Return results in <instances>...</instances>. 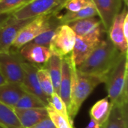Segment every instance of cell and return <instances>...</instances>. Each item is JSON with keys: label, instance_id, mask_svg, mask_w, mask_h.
Listing matches in <instances>:
<instances>
[{"label": "cell", "instance_id": "obj_18", "mask_svg": "<svg viewBox=\"0 0 128 128\" xmlns=\"http://www.w3.org/2000/svg\"><path fill=\"white\" fill-rule=\"evenodd\" d=\"M102 128H128V103L112 104L110 116Z\"/></svg>", "mask_w": 128, "mask_h": 128}, {"label": "cell", "instance_id": "obj_6", "mask_svg": "<svg viewBox=\"0 0 128 128\" xmlns=\"http://www.w3.org/2000/svg\"><path fill=\"white\" fill-rule=\"evenodd\" d=\"M106 31L103 28L86 36H76L74 46L71 52V58L76 67L83 63L94 50L104 39Z\"/></svg>", "mask_w": 128, "mask_h": 128}, {"label": "cell", "instance_id": "obj_11", "mask_svg": "<svg viewBox=\"0 0 128 128\" xmlns=\"http://www.w3.org/2000/svg\"><path fill=\"white\" fill-rule=\"evenodd\" d=\"M128 16L127 5L115 16L109 30V38L115 46L122 52L128 53V38L124 34V20Z\"/></svg>", "mask_w": 128, "mask_h": 128}, {"label": "cell", "instance_id": "obj_1", "mask_svg": "<svg viewBox=\"0 0 128 128\" xmlns=\"http://www.w3.org/2000/svg\"><path fill=\"white\" fill-rule=\"evenodd\" d=\"M122 53L109 37L103 39L87 59L76 69L84 74L106 77Z\"/></svg>", "mask_w": 128, "mask_h": 128}, {"label": "cell", "instance_id": "obj_33", "mask_svg": "<svg viewBox=\"0 0 128 128\" xmlns=\"http://www.w3.org/2000/svg\"><path fill=\"white\" fill-rule=\"evenodd\" d=\"M7 81L5 80V79L4 78V76L0 74V86L1 85H2V84H4V82H6Z\"/></svg>", "mask_w": 128, "mask_h": 128}, {"label": "cell", "instance_id": "obj_17", "mask_svg": "<svg viewBox=\"0 0 128 128\" xmlns=\"http://www.w3.org/2000/svg\"><path fill=\"white\" fill-rule=\"evenodd\" d=\"M67 25L73 29L76 36H86L100 29H104L100 20L96 16L81 19L68 23Z\"/></svg>", "mask_w": 128, "mask_h": 128}, {"label": "cell", "instance_id": "obj_36", "mask_svg": "<svg viewBox=\"0 0 128 128\" xmlns=\"http://www.w3.org/2000/svg\"><path fill=\"white\" fill-rule=\"evenodd\" d=\"M0 1H1V0H0Z\"/></svg>", "mask_w": 128, "mask_h": 128}, {"label": "cell", "instance_id": "obj_28", "mask_svg": "<svg viewBox=\"0 0 128 128\" xmlns=\"http://www.w3.org/2000/svg\"><path fill=\"white\" fill-rule=\"evenodd\" d=\"M48 104L50 106H51L58 113H59L60 115H62L64 118H66L67 119L70 120L71 122H73L70 120V117H69L68 110V107H67L66 104L62 100V98H60V96L58 94L54 92L49 98V103H48Z\"/></svg>", "mask_w": 128, "mask_h": 128}, {"label": "cell", "instance_id": "obj_30", "mask_svg": "<svg viewBox=\"0 0 128 128\" xmlns=\"http://www.w3.org/2000/svg\"><path fill=\"white\" fill-rule=\"evenodd\" d=\"M28 128H56V127L53 124L51 119L49 117H47L44 118V120L40 121V122L35 124L34 125Z\"/></svg>", "mask_w": 128, "mask_h": 128}, {"label": "cell", "instance_id": "obj_22", "mask_svg": "<svg viewBox=\"0 0 128 128\" xmlns=\"http://www.w3.org/2000/svg\"><path fill=\"white\" fill-rule=\"evenodd\" d=\"M0 125L5 128H22L13 108L0 102Z\"/></svg>", "mask_w": 128, "mask_h": 128}, {"label": "cell", "instance_id": "obj_34", "mask_svg": "<svg viewBox=\"0 0 128 128\" xmlns=\"http://www.w3.org/2000/svg\"><path fill=\"white\" fill-rule=\"evenodd\" d=\"M123 2H124V4H125V5H127V6H128V0H123Z\"/></svg>", "mask_w": 128, "mask_h": 128}, {"label": "cell", "instance_id": "obj_27", "mask_svg": "<svg viewBox=\"0 0 128 128\" xmlns=\"http://www.w3.org/2000/svg\"><path fill=\"white\" fill-rule=\"evenodd\" d=\"M32 0H1L0 14H13Z\"/></svg>", "mask_w": 128, "mask_h": 128}, {"label": "cell", "instance_id": "obj_3", "mask_svg": "<svg viewBox=\"0 0 128 128\" xmlns=\"http://www.w3.org/2000/svg\"><path fill=\"white\" fill-rule=\"evenodd\" d=\"M107 98L112 104L128 103V53H122L106 77Z\"/></svg>", "mask_w": 128, "mask_h": 128}, {"label": "cell", "instance_id": "obj_19", "mask_svg": "<svg viewBox=\"0 0 128 128\" xmlns=\"http://www.w3.org/2000/svg\"><path fill=\"white\" fill-rule=\"evenodd\" d=\"M49 73L54 92L59 94V86L62 77V57L55 54H52L49 60L43 66Z\"/></svg>", "mask_w": 128, "mask_h": 128}, {"label": "cell", "instance_id": "obj_2", "mask_svg": "<svg viewBox=\"0 0 128 128\" xmlns=\"http://www.w3.org/2000/svg\"><path fill=\"white\" fill-rule=\"evenodd\" d=\"M105 80L106 78L104 76L87 74L79 71L73 62L70 104L68 110L69 117L72 122L78 114L85 100L92 93L94 88L104 83Z\"/></svg>", "mask_w": 128, "mask_h": 128}, {"label": "cell", "instance_id": "obj_5", "mask_svg": "<svg viewBox=\"0 0 128 128\" xmlns=\"http://www.w3.org/2000/svg\"><path fill=\"white\" fill-rule=\"evenodd\" d=\"M22 60L17 50L10 48L9 52H0V74L7 82L21 84L23 79Z\"/></svg>", "mask_w": 128, "mask_h": 128}, {"label": "cell", "instance_id": "obj_29", "mask_svg": "<svg viewBox=\"0 0 128 128\" xmlns=\"http://www.w3.org/2000/svg\"><path fill=\"white\" fill-rule=\"evenodd\" d=\"M58 27H52V28L46 30L45 32L41 33L40 35H38L37 38H35L30 43L38 44V45H40V46H44L49 48L50 43L52 41V39L56 32Z\"/></svg>", "mask_w": 128, "mask_h": 128}, {"label": "cell", "instance_id": "obj_20", "mask_svg": "<svg viewBox=\"0 0 128 128\" xmlns=\"http://www.w3.org/2000/svg\"><path fill=\"white\" fill-rule=\"evenodd\" d=\"M112 106V104L108 98L98 100L90 110V118H92L99 125L102 127L110 116Z\"/></svg>", "mask_w": 128, "mask_h": 128}, {"label": "cell", "instance_id": "obj_31", "mask_svg": "<svg viewBox=\"0 0 128 128\" xmlns=\"http://www.w3.org/2000/svg\"><path fill=\"white\" fill-rule=\"evenodd\" d=\"M12 14H0V28L6 22V21L10 18Z\"/></svg>", "mask_w": 128, "mask_h": 128}, {"label": "cell", "instance_id": "obj_4", "mask_svg": "<svg viewBox=\"0 0 128 128\" xmlns=\"http://www.w3.org/2000/svg\"><path fill=\"white\" fill-rule=\"evenodd\" d=\"M61 25L62 24L58 17L57 12H50L38 16L21 29L11 48L19 50L46 30L52 27H58Z\"/></svg>", "mask_w": 128, "mask_h": 128}, {"label": "cell", "instance_id": "obj_26", "mask_svg": "<svg viewBox=\"0 0 128 128\" xmlns=\"http://www.w3.org/2000/svg\"><path fill=\"white\" fill-rule=\"evenodd\" d=\"M46 108L47 110L48 116L56 128H74L73 122L58 113L51 106L48 104Z\"/></svg>", "mask_w": 128, "mask_h": 128}, {"label": "cell", "instance_id": "obj_15", "mask_svg": "<svg viewBox=\"0 0 128 128\" xmlns=\"http://www.w3.org/2000/svg\"><path fill=\"white\" fill-rule=\"evenodd\" d=\"M15 114L22 128H28L49 117L46 107L34 109L14 108Z\"/></svg>", "mask_w": 128, "mask_h": 128}, {"label": "cell", "instance_id": "obj_10", "mask_svg": "<svg viewBox=\"0 0 128 128\" xmlns=\"http://www.w3.org/2000/svg\"><path fill=\"white\" fill-rule=\"evenodd\" d=\"M40 67V66L22 60V68L23 70V79L21 82V86L26 92L37 96L47 106L49 98L42 92L38 78V70Z\"/></svg>", "mask_w": 128, "mask_h": 128}, {"label": "cell", "instance_id": "obj_12", "mask_svg": "<svg viewBox=\"0 0 128 128\" xmlns=\"http://www.w3.org/2000/svg\"><path fill=\"white\" fill-rule=\"evenodd\" d=\"M92 2L106 32H108L115 16L122 10L123 0H92Z\"/></svg>", "mask_w": 128, "mask_h": 128}, {"label": "cell", "instance_id": "obj_14", "mask_svg": "<svg viewBox=\"0 0 128 128\" xmlns=\"http://www.w3.org/2000/svg\"><path fill=\"white\" fill-rule=\"evenodd\" d=\"M73 60L71 53L62 57V77L59 86L58 95L69 110L70 104V89Z\"/></svg>", "mask_w": 128, "mask_h": 128}, {"label": "cell", "instance_id": "obj_16", "mask_svg": "<svg viewBox=\"0 0 128 128\" xmlns=\"http://www.w3.org/2000/svg\"><path fill=\"white\" fill-rule=\"evenodd\" d=\"M24 93L21 84L6 82L0 86V102L14 109Z\"/></svg>", "mask_w": 128, "mask_h": 128}, {"label": "cell", "instance_id": "obj_35", "mask_svg": "<svg viewBox=\"0 0 128 128\" xmlns=\"http://www.w3.org/2000/svg\"><path fill=\"white\" fill-rule=\"evenodd\" d=\"M0 128H4V127H2V125H0Z\"/></svg>", "mask_w": 128, "mask_h": 128}, {"label": "cell", "instance_id": "obj_25", "mask_svg": "<svg viewBox=\"0 0 128 128\" xmlns=\"http://www.w3.org/2000/svg\"><path fill=\"white\" fill-rule=\"evenodd\" d=\"M92 5H94L92 0H66L58 12L62 10H65V12H76Z\"/></svg>", "mask_w": 128, "mask_h": 128}, {"label": "cell", "instance_id": "obj_32", "mask_svg": "<svg viewBox=\"0 0 128 128\" xmlns=\"http://www.w3.org/2000/svg\"><path fill=\"white\" fill-rule=\"evenodd\" d=\"M86 128H102V127L100 125H99L92 118H90L89 123L86 127Z\"/></svg>", "mask_w": 128, "mask_h": 128}, {"label": "cell", "instance_id": "obj_23", "mask_svg": "<svg viewBox=\"0 0 128 128\" xmlns=\"http://www.w3.org/2000/svg\"><path fill=\"white\" fill-rule=\"evenodd\" d=\"M46 105L37 96L26 92L22 95L14 108L16 109H34L46 107Z\"/></svg>", "mask_w": 128, "mask_h": 128}, {"label": "cell", "instance_id": "obj_13", "mask_svg": "<svg viewBox=\"0 0 128 128\" xmlns=\"http://www.w3.org/2000/svg\"><path fill=\"white\" fill-rule=\"evenodd\" d=\"M18 51L24 61L38 66L44 64L52 56L50 48L32 43L24 45Z\"/></svg>", "mask_w": 128, "mask_h": 128}, {"label": "cell", "instance_id": "obj_7", "mask_svg": "<svg viewBox=\"0 0 128 128\" xmlns=\"http://www.w3.org/2000/svg\"><path fill=\"white\" fill-rule=\"evenodd\" d=\"M65 1L66 0H32L12 14L18 20L35 18L47 13L58 12L60 7Z\"/></svg>", "mask_w": 128, "mask_h": 128}, {"label": "cell", "instance_id": "obj_24", "mask_svg": "<svg viewBox=\"0 0 128 128\" xmlns=\"http://www.w3.org/2000/svg\"><path fill=\"white\" fill-rule=\"evenodd\" d=\"M38 78L42 92L46 96L50 98L54 93V89L50 76L44 67L39 68L38 70Z\"/></svg>", "mask_w": 128, "mask_h": 128}, {"label": "cell", "instance_id": "obj_8", "mask_svg": "<svg viewBox=\"0 0 128 128\" xmlns=\"http://www.w3.org/2000/svg\"><path fill=\"white\" fill-rule=\"evenodd\" d=\"M76 35L73 29L67 24L61 25L56 30L50 45L52 54L65 56L71 53Z\"/></svg>", "mask_w": 128, "mask_h": 128}, {"label": "cell", "instance_id": "obj_9", "mask_svg": "<svg viewBox=\"0 0 128 128\" xmlns=\"http://www.w3.org/2000/svg\"><path fill=\"white\" fill-rule=\"evenodd\" d=\"M34 18L16 19L13 14L0 28V52H9L11 46L21 29Z\"/></svg>", "mask_w": 128, "mask_h": 128}, {"label": "cell", "instance_id": "obj_21", "mask_svg": "<svg viewBox=\"0 0 128 128\" xmlns=\"http://www.w3.org/2000/svg\"><path fill=\"white\" fill-rule=\"evenodd\" d=\"M58 13V17L62 22V24H68L74 21H76L81 19L97 16L98 12L94 7V5L88 7L82 10L76 12H64V13Z\"/></svg>", "mask_w": 128, "mask_h": 128}]
</instances>
